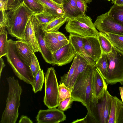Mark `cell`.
Wrapping results in <instances>:
<instances>
[{"mask_svg": "<svg viewBox=\"0 0 123 123\" xmlns=\"http://www.w3.org/2000/svg\"><path fill=\"white\" fill-rule=\"evenodd\" d=\"M33 122L27 116L22 115L21 116L20 120L18 121V123H32Z\"/></svg>", "mask_w": 123, "mask_h": 123, "instance_id": "40", "label": "cell"}, {"mask_svg": "<svg viewBox=\"0 0 123 123\" xmlns=\"http://www.w3.org/2000/svg\"><path fill=\"white\" fill-rule=\"evenodd\" d=\"M66 117L63 111L53 108L40 110L36 119L38 123H58L65 120Z\"/></svg>", "mask_w": 123, "mask_h": 123, "instance_id": "11", "label": "cell"}, {"mask_svg": "<svg viewBox=\"0 0 123 123\" xmlns=\"http://www.w3.org/2000/svg\"><path fill=\"white\" fill-rule=\"evenodd\" d=\"M44 83V104L49 108H56L59 104V85L53 68H48L45 75Z\"/></svg>", "mask_w": 123, "mask_h": 123, "instance_id": "8", "label": "cell"}, {"mask_svg": "<svg viewBox=\"0 0 123 123\" xmlns=\"http://www.w3.org/2000/svg\"><path fill=\"white\" fill-rule=\"evenodd\" d=\"M97 37L102 53L107 54L111 52L113 46L107 35L99 32Z\"/></svg>", "mask_w": 123, "mask_h": 123, "instance_id": "24", "label": "cell"}, {"mask_svg": "<svg viewBox=\"0 0 123 123\" xmlns=\"http://www.w3.org/2000/svg\"><path fill=\"white\" fill-rule=\"evenodd\" d=\"M108 0L109 1H110L111 0Z\"/></svg>", "mask_w": 123, "mask_h": 123, "instance_id": "49", "label": "cell"}, {"mask_svg": "<svg viewBox=\"0 0 123 123\" xmlns=\"http://www.w3.org/2000/svg\"><path fill=\"white\" fill-rule=\"evenodd\" d=\"M85 0L87 3L90 4L92 2V0Z\"/></svg>", "mask_w": 123, "mask_h": 123, "instance_id": "48", "label": "cell"}, {"mask_svg": "<svg viewBox=\"0 0 123 123\" xmlns=\"http://www.w3.org/2000/svg\"><path fill=\"white\" fill-rule=\"evenodd\" d=\"M111 3L116 5L122 6H123V0H111Z\"/></svg>", "mask_w": 123, "mask_h": 123, "instance_id": "42", "label": "cell"}, {"mask_svg": "<svg viewBox=\"0 0 123 123\" xmlns=\"http://www.w3.org/2000/svg\"><path fill=\"white\" fill-rule=\"evenodd\" d=\"M92 85L93 95L92 102H94L104 94L107 89L108 85L95 66L93 70Z\"/></svg>", "mask_w": 123, "mask_h": 123, "instance_id": "14", "label": "cell"}, {"mask_svg": "<svg viewBox=\"0 0 123 123\" xmlns=\"http://www.w3.org/2000/svg\"><path fill=\"white\" fill-rule=\"evenodd\" d=\"M76 54L69 42L52 53L53 62L52 64L62 66L69 63L74 59Z\"/></svg>", "mask_w": 123, "mask_h": 123, "instance_id": "12", "label": "cell"}, {"mask_svg": "<svg viewBox=\"0 0 123 123\" xmlns=\"http://www.w3.org/2000/svg\"><path fill=\"white\" fill-rule=\"evenodd\" d=\"M30 67L34 77L36 76L38 71L41 69L35 53L33 55Z\"/></svg>", "mask_w": 123, "mask_h": 123, "instance_id": "35", "label": "cell"}, {"mask_svg": "<svg viewBox=\"0 0 123 123\" xmlns=\"http://www.w3.org/2000/svg\"><path fill=\"white\" fill-rule=\"evenodd\" d=\"M69 38V42L72 45L76 53L83 58L90 64L95 65L96 62L87 54L85 51L82 41V37L70 33Z\"/></svg>", "mask_w": 123, "mask_h": 123, "instance_id": "16", "label": "cell"}, {"mask_svg": "<svg viewBox=\"0 0 123 123\" xmlns=\"http://www.w3.org/2000/svg\"><path fill=\"white\" fill-rule=\"evenodd\" d=\"M72 123H85V121L84 118L82 119H77L76 120L73 121V122Z\"/></svg>", "mask_w": 123, "mask_h": 123, "instance_id": "46", "label": "cell"}, {"mask_svg": "<svg viewBox=\"0 0 123 123\" xmlns=\"http://www.w3.org/2000/svg\"><path fill=\"white\" fill-rule=\"evenodd\" d=\"M77 62L73 75L71 81V87H72L79 75L85 69L90 63L84 58L79 54H76Z\"/></svg>", "mask_w": 123, "mask_h": 123, "instance_id": "23", "label": "cell"}, {"mask_svg": "<svg viewBox=\"0 0 123 123\" xmlns=\"http://www.w3.org/2000/svg\"><path fill=\"white\" fill-rule=\"evenodd\" d=\"M74 101L71 97L66 98L59 102L58 109L62 111H65L71 107Z\"/></svg>", "mask_w": 123, "mask_h": 123, "instance_id": "34", "label": "cell"}, {"mask_svg": "<svg viewBox=\"0 0 123 123\" xmlns=\"http://www.w3.org/2000/svg\"><path fill=\"white\" fill-rule=\"evenodd\" d=\"M6 79L9 89L6 106L2 115L0 123H15L19 115L18 110L23 90L18 80L15 79L13 76L7 77Z\"/></svg>", "mask_w": 123, "mask_h": 123, "instance_id": "3", "label": "cell"}, {"mask_svg": "<svg viewBox=\"0 0 123 123\" xmlns=\"http://www.w3.org/2000/svg\"><path fill=\"white\" fill-rule=\"evenodd\" d=\"M118 123H123V105L121 109L118 117Z\"/></svg>", "mask_w": 123, "mask_h": 123, "instance_id": "41", "label": "cell"}, {"mask_svg": "<svg viewBox=\"0 0 123 123\" xmlns=\"http://www.w3.org/2000/svg\"><path fill=\"white\" fill-rule=\"evenodd\" d=\"M108 12L109 15L114 20L123 25V6L114 4Z\"/></svg>", "mask_w": 123, "mask_h": 123, "instance_id": "26", "label": "cell"}, {"mask_svg": "<svg viewBox=\"0 0 123 123\" xmlns=\"http://www.w3.org/2000/svg\"><path fill=\"white\" fill-rule=\"evenodd\" d=\"M112 96L107 89L96 101L87 108V113L84 118L86 123H108Z\"/></svg>", "mask_w": 123, "mask_h": 123, "instance_id": "5", "label": "cell"}, {"mask_svg": "<svg viewBox=\"0 0 123 123\" xmlns=\"http://www.w3.org/2000/svg\"><path fill=\"white\" fill-rule=\"evenodd\" d=\"M33 14L30 17L26 25L24 33L25 41L29 45L35 53L40 52V49L34 29L33 19Z\"/></svg>", "mask_w": 123, "mask_h": 123, "instance_id": "15", "label": "cell"}, {"mask_svg": "<svg viewBox=\"0 0 123 123\" xmlns=\"http://www.w3.org/2000/svg\"><path fill=\"white\" fill-rule=\"evenodd\" d=\"M52 33L59 41L62 42L68 40L64 34L59 31Z\"/></svg>", "mask_w": 123, "mask_h": 123, "instance_id": "39", "label": "cell"}, {"mask_svg": "<svg viewBox=\"0 0 123 123\" xmlns=\"http://www.w3.org/2000/svg\"><path fill=\"white\" fill-rule=\"evenodd\" d=\"M44 74L43 70L41 69L34 77L33 83L32 86V91L34 93L41 91L45 81Z\"/></svg>", "mask_w": 123, "mask_h": 123, "instance_id": "29", "label": "cell"}, {"mask_svg": "<svg viewBox=\"0 0 123 123\" xmlns=\"http://www.w3.org/2000/svg\"><path fill=\"white\" fill-rule=\"evenodd\" d=\"M15 41L10 39L8 40L7 53L5 56L8 64L15 74L20 79L32 85L34 77L30 67L22 59L17 50Z\"/></svg>", "mask_w": 123, "mask_h": 123, "instance_id": "4", "label": "cell"}, {"mask_svg": "<svg viewBox=\"0 0 123 123\" xmlns=\"http://www.w3.org/2000/svg\"><path fill=\"white\" fill-rule=\"evenodd\" d=\"M62 7L68 19L83 15L77 7L76 0H63Z\"/></svg>", "mask_w": 123, "mask_h": 123, "instance_id": "18", "label": "cell"}, {"mask_svg": "<svg viewBox=\"0 0 123 123\" xmlns=\"http://www.w3.org/2000/svg\"><path fill=\"white\" fill-rule=\"evenodd\" d=\"M34 15L39 24L42 25L47 23L56 18L51 13L47 10L39 13L34 14Z\"/></svg>", "mask_w": 123, "mask_h": 123, "instance_id": "31", "label": "cell"}, {"mask_svg": "<svg viewBox=\"0 0 123 123\" xmlns=\"http://www.w3.org/2000/svg\"><path fill=\"white\" fill-rule=\"evenodd\" d=\"M71 88L66 86L63 83H60L59 85V103L66 98L71 97Z\"/></svg>", "mask_w": 123, "mask_h": 123, "instance_id": "33", "label": "cell"}, {"mask_svg": "<svg viewBox=\"0 0 123 123\" xmlns=\"http://www.w3.org/2000/svg\"><path fill=\"white\" fill-rule=\"evenodd\" d=\"M8 0H0V2L2 3L4 6Z\"/></svg>", "mask_w": 123, "mask_h": 123, "instance_id": "47", "label": "cell"}, {"mask_svg": "<svg viewBox=\"0 0 123 123\" xmlns=\"http://www.w3.org/2000/svg\"><path fill=\"white\" fill-rule=\"evenodd\" d=\"M76 3L78 7L82 14L86 15L88 7L86 2L84 0H76Z\"/></svg>", "mask_w": 123, "mask_h": 123, "instance_id": "37", "label": "cell"}, {"mask_svg": "<svg viewBox=\"0 0 123 123\" xmlns=\"http://www.w3.org/2000/svg\"><path fill=\"white\" fill-rule=\"evenodd\" d=\"M77 57L76 55L68 72L61 77L60 83H63L67 87L71 88V84L73 75L77 62Z\"/></svg>", "mask_w": 123, "mask_h": 123, "instance_id": "28", "label": "cell"}, {"mask_svg": "<svg viewBox=\"0 0 123 123\" xmlns=\"http://www.w3.org/2000/svg\"><path fill=\"white\" fill-rule=\"evenodd\" d=\"M95 66L105 80L109 70L108 63L106 54L102 53L100 57L96 62Z\"/></svg>", "mask_w": 123, "mask_h": 123, "instance_id": "25", "label": "cell"}, {"mask_svg": "<svg viewBox=\"0 0 123 123\" xmlns=\"http://www.w3.org/2000/svg\"><path fill=\"white\" fill-rule=\"evenodd\" d=\"M34 13L23 2L15 8L6 12L8 33L19 40L25 41L24 33L28 19Z\"/></svg>", "mask_w": 123, "mask_h": 123, "instance_id": "2", "label": "cell"}, {"mask_svg": "<svg viewBox=\"0 0 123 123\" xmlns=\"http://www.w3.org/2000/svg\"><path fill=\"white\" fill-rule=\"evenodd\" d=\"M57 4L62 6L63 0H51Z\"/></svg>", "mask_w": 123, "mask_h": 123, "instance_id": "44", "label": "cell"}, {"mask_svg": "<svg viewBox=\"0 0 123 123\" xmlns=\"http://www.w3.org/2000/svg\"><path fill=\"white\" fill-rule=\"evenodd\" d=\"M113 46L123 52V35L108 33L106 34Z\"/></svg>", "mask_w": 123, "mask_h": 123, "instance_id": "32", "label": "cell"}, {"mask_svg": "<svg viewBox=\"0 0 123 123\" xmlns=\"http://www.w3.org/2000/svg\"><path fill=\"white\" fill-rule=\"evenodd\" d=\"M23 2V0H8L4 6V9L6 11L12 10Z\"/></svg>", "mask_w": 123, "mask_h": 123, "instance_id": "36", "label": "cell"}, {"mask_svg": "<svg viewBox=\"0 0 123 123\" xmlns=\"http://www.w3.org/2000/svg\"><path fill=\"white\" fill-rule=\"evenodd\" d=\"M33 19L35 34L42 56L45 62L52 64L53 62L52 53L47 46L44 39L46 31L43 29V25L39 22L34 15Z\"/></svg>", "mask_w": 123, "mask_h": 123, "instance_id": "10", "label": "cell"}, {"mask_svg": "<svg viewBox=\"0 0 123 123\" xmlns=\"http://www.w3.org/2000/svg\"><path fill=\"white\" fill-rule=\"evenodd\" d=\"M68 18L64 14L55 18L53 20L43 25V29L47 32L53 33L59 31V28L66 22Z\"/></svg>", "mask_w": 123, "mask_h": 123, "instance_id": "20", "label": "cell"}, {"mask_svg": "<svg viewBox=\"0 0 123 123\" xmlns=\"http://www.w3.org/2000/svg\"><path fill=\"white\" fill-rule=\"evenodd\" d=\"M44 6L45 10L51 13L57 17L64 14L62 6L55 3L51 0H38Z\"/></svg>", "mask_w": 123, "mask_h": 123, "instance_id": "22", "label": "cell"}, {"mask_svg": "<svg viewBox=\"0 0 123 123\" xmlns=\"http://www.w3.org/2000/svg\"><path fill=\"white\" fill-rule=\"evenodd\" d=\"M23 1L25 5L34 14L45 10L44 6L38 0H23Z\"/></svg>", "mask_w": 123, "mask_h": 123, "instance_id": "30", "label": "cell"}, {"mask_svg": "<svg viewBox=\"0 0 123 123\" xmlns=\"http://www.w3.org/2000/svg\"><path fill=\"white\" fill-rule=\"evenodd\" d=\"M44 39L47 46L52 53L69 43V40L59 41L52 33L47 32L46 31Z\"/></svg>", "mask_w": 123, "mask_h": 123, "instance_id": "21", "label": "cell"}, {"mask_svg": "<svg viewBox=\"0 0 123 123\" xmlns=\"http://www.w3.org/2000/svg\"><path fill=\"white\" fill-rule=\"evenodd\" d=\"M4 8L0 9V28L5 27L7 26V18L6 12Z\"/></svg>", "mask_w": 123, "mask_h": 123, "instance_id": "38", "label": "cell"}, {"mask_svg": "<svg viewBox=\"0 0 123 123\" xmlns=\"http://www.w3.org/2000/svg\"><path fill=\"white\" fill-rule=\"evenodd\" d=\"M109 70L105 80L108 84L114 85L118 82L123 84V52L113 46L112 51L106 54Z\"/></svg>", "mask_w": 123, "mask_h": 123, "instance_id": "6", "label": "cell"}, {"mask_svg": "<svg viewBox=\"0 0 123 123\" xmlns=\"http://www.w3.org/2000/svg\"><path fill=\"white\" fill-rule=\"evenodd\" d=\"M82 41L86 53L96 62L102 53L97 36L82 37Z\"/></svg>", "mask_w": 123, "mask_h": 123, "instance_id": "13", "label": "cell"}, {"mask_svg": "<svg viewBox=\"0 0 123 123\" xmlns=\"http://www.w3.org/2000/svg\"><path fill=\"white\" fill-rule=\"evenodd\" d=\"M0 78L1 77V74L2 70L3 68L6 66L4 61L2 57L0 58Z\"/></svg>", "mask_w": 123, "mask_h": 123, "instance_id": "43", "label": "cell"}, {"mask_svg": "<svg viewBox=\"0 0 123 123\" xmlns=\"http://www.w3.org/2000/svg\"><path fill=\"white\" fill-rule=\"evenodd\" d=\"M65 29L69 33L82 37L97 36L99 32L91 17L86 15L68 19Z\"/></svg>", "mask_w": 123, "mask_h": 123, "instance_id": "7", "label": "cell"}, {"mask_svg": "<svg viewBox=\"0 0 123 123\" xmlns=\"http://www.w3.org/2000/svg\"><path fill=\"white\" fill-rule=\"evenodd\" d=\"M5 27L0 28V58L7 53L8 32Z\"/></svg>", "mask_w": 123, "mask_h": 123, "instance_id": "27", "label": "cell"}, {"mask_svg": "<svg viewBox=\"0 0 123 123\" xmlns=\"http://www.w3.org/2000/svg\"><path fill=\"white\" fill-rule=\"evenodd\" d=\"M123 105L122 101L116 96H112L108 123H118L120 111Z\"/></svg>", "mask_w": 123, "mask_h": 123, "instance_id": "19", "label": "cell"}, {"mask_svg": "<svg viewBox=\"0 0 123 123\" xmlns=\"http://www.w3.org/2000/svg\"><path fill=\"white\" fill-rule=\"evenodd\" d=\"M15 44L18 53L23 61L29 66L33 54L35 52L25 41L18 40Z\"/></svg>", "mask_w": 123, "mask_h": 123, "instance_id": "17", "label": "cell"}, {"mask_svg": "<svg viewBox=\"0 0 123 123\" xmlns=\"http://www.w3.org/2000/svg\"><path fill=\"white\" fill-rule=\"evenodd\" d=\"M119 89L121 97L123 103V87H119Z\"/></svg>", "mask_w": 123, "mask_h": 123, "instance_id": "45", "label": "cell"}, {"mask_svg": "<svg viewBox=\"0 0 123 123\" xmlns=\"http://www.w3.org/2000/svg\"><path fill=\"white\" fill-rule=\"evenodd\" d=\"M94 23L99 32L103 33L123 35V25L114 20L108 12L97 16Z\"/></svg>", "mask_w": 123, "mask_h": 123, "instance_id": "9", "label": "cell"}, {"mask_svg": "<svg viewBox=\"0 0 123 123\" xmlns=\"http://www.w3.org/2000/svg\"><path fill=\"white\" fill-rule=\"evenodd\" d=\"M95 66L88 64L78 76L71 88V97L74 101L80 102L86 108L93 99L92 83Z\"/></svg>", "mask_w": 123, "mask_h": 123, "instance_id": "1", "label": "cell"}]
</instances>
